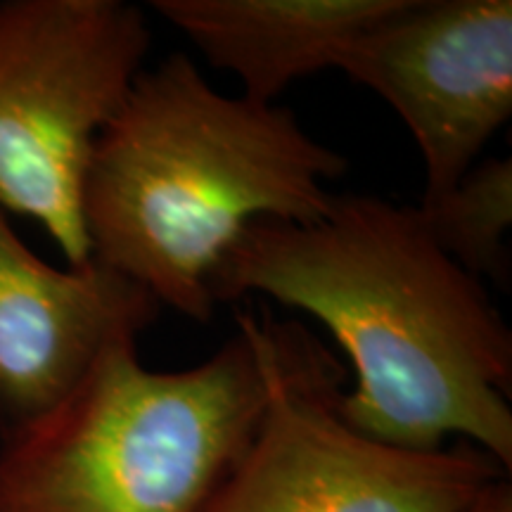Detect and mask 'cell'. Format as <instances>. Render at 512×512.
Masks as SVG:
<instances>
[{
    "mask_svg": "<svg viewBox=\"0 0 512 512\" xmlns=\"http://www.w3.org/2000/svg\"><path fill=\"white\" fill-rule=\"evenodd\" d=\"M214 304L264 294L316 318L354 370L339 413L406 451L451 437L512 467V330L418 209L335 195L313 223L256 221L211 278Z\"/></svg>",
    "mask_w": 512,
    "mask_h": 512,
    "instance_id": "6da1fadb",
    "label": "cell"
},
{
    "mask_svg": "<svg viewBox=\"0 0 512 512\" xmlns=\"http://www.w3.org/2000/svg\"><path fill=\"white\" fill-rule=\"evenodd\" d=\"M347 157L290 110L216 91L188 53L143 69L95 140L81 185L88 254L197 323L211 278L256 221L313 223Z\"/></svg>",
    "mask_w": 512,
    "mask_h": 512,
    "instance_id": "7a4b0ae2",
    "label": "cell"
},
{
    "mask_svg": "<svg viewBox=\"0 0 512 512\" xmlns=\"http://www.w3.org/2000/svg\"><path fill=\"white\" fill-rule=\"evenodd\" d=\"M238 330L188 370L140 363L121 339L53 411L0 446V512H202L264 408Z\"/></svg>",
    "mask_w": 512,
    "mask_h": 512,
    "instance_id": "3957f363",
    "label": "cell"
},
{
    "mask_svg": "<svg viewBox=\"0 0 512 512\" xmlns=\"http://www.w3.org/2000/svg\"><path fill=\"white\" fill-rule=\"evenodd\" d=\"M264 408L202 512H460L508 470L475 444L406 451L339 413L347 368L299 320L240 311Z\"/></svg>",
    "mask_w": 512,
    "mask_h": 512,
    "instance_id": "277c9868",
    "label": "cell"
},
{
    "mask_svg": "<svg viewBox=\"0 0 512 512\" xmlns=\"http://www.w3.org/2000/svg\"><path fill=\"white\" fill-rule=\"evenodd\" d=\"M150 41L145 12L124 0L0 3V204L41 223L69 266L91 261L83 174Z\"/></svg>",
    "mask_w": 512,
    "mask_h": 512,
    "instance_id": "5b68a950",
    "label": "cell"
},
{
    "mask_svg": "<svg viewBox=\"0 0 512 512\" xmlns=\"http://www.w3.org/2000/svg\"><path fill=\"white\" fill-rule=\"evenodd\" d=\"M411 131L434 200L482 159L512 114L510 0H401L339 55Z\"/></svg>",
    "mask_w": 512,
    "mask_h": 512,
    "instance_id": "8992f818",
    "label": "cell"
},
{
    "mask_svg": "<svg viewBox=\"0 0 512 512\" xmlns=\"http://www.w3.org/2000/svg\"><path fill=\"white\" fill-rule=\"evenodd\" d=\"M162 313L143 287L95 264L55 268L0 204V446L34 425L121 339Z\"/></svg>",
    "mask_w": 512,
    "mask_h": 512,
    "instance_id": "52a82bcc",
    "label": "cell"
},
{
    "mask_svg": "<svg viewBox=\"0 0 512 512\" xmlns=\"http://www.w3.org/2000/svg\"><path fill=\"white\" fill-rule=\"evenodd\" d=\"M211 67L242 83V98L275 105L292 81L335 69L363 31L401 0H152Z\"/></svg>",
    "mask_w": 512,
    "mask_h": 512,
    "instance_id": "ba28073f",
    "label": "cell"
},
{
    "mask_svg": "<svg viewBox=\"0 0 512 512\" xmlns=\"http://www.w3.org/2000/svg\"><path fill=\"white\" fill-rule=\"evenodd\" d=\"M415 209L434 245L458 266L482 283H510V159H479L456 185Z\"/></svg>",
    "mask_w": 512,
    "mask_h": 512,
    "instance_id": "9c48e42d",
    "label": "cell"
},
{
    "mask_svg": "<svg viewBox=\"0 0 512 512\" xmlns=\"http://www.w3.org/2000/svg\"><path fill=\"white\" fill-rule=\"evenodd\" d=\"M460 512H512V484L508 477L486 484Z\"/></svg>",
    "mask_w": 512,
    "mask_h": 512,
    "instance_id": "30bf717a",
    "label": "cell"
}]
</instances>
